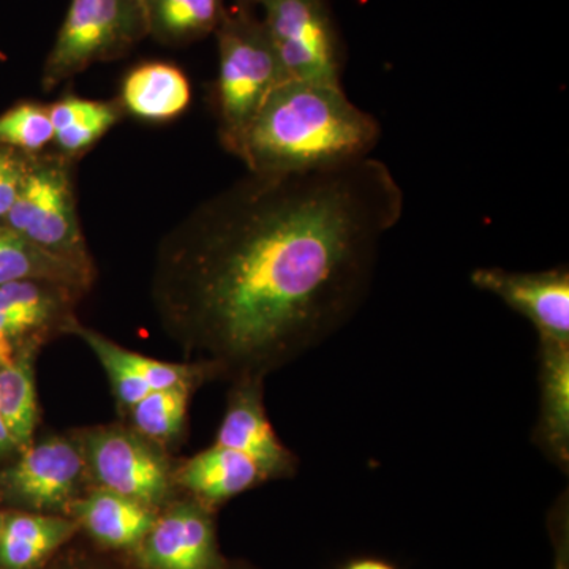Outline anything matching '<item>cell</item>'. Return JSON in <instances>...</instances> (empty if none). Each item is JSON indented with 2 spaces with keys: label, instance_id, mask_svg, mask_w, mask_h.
I'll use <instances>...</instances> for the list:
<instances>
[{
  "label": "cell",
  "instance_id": "obj_1",
  "mask_svg": "<svg viewBox=\"0 0 569 569\" xmlns=\"http://www.w3.org/2000/svg\"><path fill=\"white\" fill-rule=\"evenodd\" d=\"M403 204L396 176L373 157L310 173H249L160 242L157 316L212 372L264 378L355 317Z\"/></svg>",
  "mask_w": 569,
  "mask_h": 569
},
{
  "label": "cell",
  "instance_id": "obj_2",
  "mask_svg": "<svg viewBox=\"0 0 569 569\" xmlns=\"http://www.w3.org/2000/svg\"><path fill=\"white\" fill-rule=\"evenodd\" d=\"M381 127L342 86L287 80L247 127L234 156L250 174L332 170L372 157Z\"/></svg>",
  "mask_w": 569,
  "mask_h": 569
},
{
  "label": "cell",
  "instance_id": "obj_3",
  "mask_svg": "<svg viewBox=\"0 0 569 569\" xmlns=\"http://www.w3.org/2000/svg\"><path fill=\"white\" fill-rule=\"evenodd\" d=\"M219 77L216 111L220 142L236 153L247 127L277 86L287 81L263 21L253 10L234 7L216 31Z\"/></svg>",
  "mask_w": 569,
  "mask_h": 569
},
{
  "label": "cell",
  "instance_id": "obj_4",
  "mask_svg": "<svg viewBox=\"0 0 569 569\" xmlns=\"http://www.w3.org/2000/svg\"><path fill=\"white\" fill-rule=\"evenodd\" d=\"M73 164L56 151L32 156L3 224L56 257L93 269L78 213Z\"/></svg>",
  "mask_w": 569,
  "mask_h": 569
},
{
  "label": "cell",
  "instance_id": "obj_5",
  "mask_svg": "<svg viewBox=\"0 0 569 569\" xmlns=\"http://www.w3.org/2000/svg\"><path fill=\"white\" fill-rule=\"evenodd\" d=\"M149 37L142 0H71L41 86L50 92L89 67L116 61Z\"/></svg>",
  "mask_w": 569,
  "mask_h": 569
},
{
  "label": "cell",
  "instance_id": "obj_6",
  "mask_svg": "<svg viewBox=\"0 0 569 569\" xmlns=\"http://www.w3.org/2000/svg\"><path fill=\"white\" fill-rule=\"evenodd\" d=\"M260 7L287 80L342 86V48L326 0H263Z\"/></svg>",
  "mask_w": 569,
  "mask_h": 569
},
{
  "label": "cell",
  "instance_id": "obj_7",
  "mask_svg": "<svg viewBox=\"0 0 569 569\" xmlns=\"http://www.w3.org/2000/svg\"><path fill=\"white\" fill-rule=\"evenodd\" d=\"M82 455L99 488L151 508L170 496V463L141 433L122 427L92 430L84 438Z\"/></svg>",
  "mask_w": 569,
  "mask_h": 569
},
{
  "label": "cell",
  "instance_id": "obj_8",
  "mask_svg": "<svg viewBox=\"0 0 569 569\" xmlns=\"http://www.w3.org/2000/svg\"><path fill=\"white\" fill-rule=\"evenodd\" d=\"M471 283L497 296L509 309L526 317L539 340L569 342L568 266L539 272H516L501 268L475 269Z\"/></svg>",
  "mask_w": 569,
  "mask_h": 569
},
{
  "label": "cell",
  "instance_id": "obj_9",
  "mask_svg": "<svg viewBox=\"0 0 569 569\" xmlns=\"http://www.w3.org/2000/svg\"><path fill=\"white\" fill-rule=\"evenodd\" d=\"M86 470L84 455L73 441L51 437L29 445L7 471V493L37 511H54L73 503Z\"/></svg>",
  "mask_w": 569,
  "mask_h": 569
},
{
  "label": "cell",
  "instance_id": "obj_10",
  "mask_svg": "<svg viewBox=\"0 0 569 569\" xmlns=\"http://www.w3.org/2000/svg\"><path fill=\"white\" fill-rule=\"evenodd\" d=\"M216 443L249 456L268 481L293 477L298 468V459L277 437L266 413L263 378L260 377L236 380Z\"/></svg>",
  "mask_w": 569,
  "mask_h": 569
},
{
  "label": "cell",
  "instance_id": "obj_11",
  "mask_svg": "<svg viewBox=\"0 0 569 569\" xmlns=\"http://www.w3.org/2000/svg\"><path fill=\"white\" fill-rule=\"evenodd\" d=\"M140 560L148 569H217L216 533L204 508L178 505L157 518L142 539Z\"/></svg>",
  "mask_w": 569,
  "mask_h": 569
},
{
  "label": "cell",
  "instance_id": "obj_12",
  "mask_svg": "<svg viewBox=\"0 0 569 569\" xmlns=\"http://www.w3.org/2000/svg\"><path fill=\"white\" fill-rule=\"evenodd\" d=\"M80 295L62 284L33 280L0 284V367L13 362L14 340L69 323L70 307Z\"/></svg>",
  "mask_w": 569,
  "mask_h": 569
},
{
  "label": "cell",
  "instance_id": "obj_13",
  "mask_svg": "<svg viewBox=\"0 0 569 569\" xmlns=\"http://www.w3.org/2000/svg\"><path fill=\"white\" fill-rule=\"evenodd\" d=\"M538 448L561 470L569 467V342L539 340Z\"/></svg>",
  "mask_w": 569,
  "mask_h": 569
},
{
  "label": "cell",
  "instance_id": "obj_14",
  "mask_svg": "<svg viewBox=\"0 0 569 569\" xmlns=\"http://www.w3.org/2000/svg\"><path fill=\"white\" fill-rule=\"evenodd\" d=\"M176 481L206 503L217 505L257 488L268 478L249 456L213 443L187 460Z\"/></svg>",
  "mask_w": 569,
  "mask_h": 569
},
{
  "label": "cell",
  "instance_id": "obj_15",
  "mask_svg": "<svg viewBox=\"0 0 569 569\" xmlns=\"http://www.w3.org/2000/svg\"><path fill=\"white\" fill-rule=\"evenodd\" d=\"M192 102V88L186 73L167 62H148L129 71L122 82L123 112L148 122L178 118Z\"/></svg>",
  "mask_w": 569,
  "mask_h": 569
},
{
  "label": "cell",
  "instance_id": "obj_16",
  "mask_svg": "<svg viewBox=\"0 0 569 569\" xmlns=\"http://www.w3.org/2000/svg\"><path fill=\"white\" fill-rule=\"evenodd\" d=\"M71 509L97 541L114 549L138 548L157 519L151 507L102 488L74 500Z\"/></svg>",
  "mask_w": 569,
  "mask_h": 569
},
{
  "label": "cell",
  "instance_id": "obj_17",
  "mask_svg": "<svg viewBox=\"0 0 569 569\" xmlns=\"http://www.w3.org/2000/svg\"><path fill=\"white\" fill-rule=\"evenodd\" d=\"M22 280L62 284L82 293L92 284L93 269L56 257L0 223V284Z\"/></svg>",
  "mask_w": 569,
  "mask_h": 569
},
{
  "label": "cell",
  "instance_id": "obj_18",
  "mask_svg": "<svg viewBox=\"0 0 569 569\" xmlns=\"http://www.w3.org/2000/svg\"><path fill=\"white\" fill-rule=\"evenodd\" d=\"M48 111L54 127V151L74 163L121 122L123 116L119 100L100 102L74 96L48 104Z\"/></svg>",
  "mask_w": 569,
  "mask_h": 569
},
{
  "label": "cell",
  "instance_id": "obj_19",
  "mask_svg": "<svg viewBox=\"0 0 569 569\" xmlns=\"http://www.w3.org/2000/svg\"><path fill=\"white\" fill-rule=\"evenodd\" d=\"M77 531V522L51 515L14 512L0 523V568L36 569Z\"/></svg>",
  "mask_w": 569,
  "mask_h": 569
},
{
  "label": "cell",
  "instance_id": "obj_20",
  "mask_svg": "<svg viewBox=\"0 0 569 569\" xmlns=\"http://www.w3.org/2000/svg\"><path fill=\"white\" fill-rule=\"evenodd\" d=\"M149 37L182 47L216 33L227 7L224 0H142Z\"/></svg>",
  "mask_w": 569,
  "mask_h": 569
},
{
  "label": "cell",
  "instance_id": "obj_21",
  "mask_svg": "<svg viewBox=\"0 0 569 569\" xmlns=\"http://www.w3.org/2000/svg\"><path fill=\"white\" fill-rule=\"evenodd\" d=\"M66 328L80 336L100 362L108 361L121 367L129 376L144 381L152 391L176 387V385L194 383L203 378L204 370H211L206 365H173V362L157 361L148 356L134 353V351L112 342L108 337L77 323L73 318L66 325Z\"/></svg>",
  "mask_w": 569,
  "mask_h": 569
},
{
  "label": "cell",
  "instance_id": "obj_22",
  "mask_svg": "<svg viewBox=\"0 0 569 569\" xmlns=\"http://www.w3.org/2000/svg\"><path fill=\"white\" fill-rule=\"evenodd\" d=\"M0 413L13 448H28L39 421L31 351L0 367Z\"/></svg>",
  "mask_w": 569,
  "mask_h": 569
},
{
  "label": "cell",
  "instance_id": "obj_23",
  "mask_svg": "<svg viewBox=\"0 0 569 569\" xmlns=\"http://www.w3.org/2000/svg\"><path fill=\"white\" fill-rule=\"evenodd\" d=\"M194 383L157 389L132 407L134 429L151 441L173 440L186 422Z\"/></svg>",
  "mask_w": 569,
  "mask_h": 569
},
{
  "label": "cell",
  "instance_id": "obj_24",
  "mask_svg": "<svg viewBox=\"0 0 569 569\" xmlns=\"http://www.w3.org/2000/svg\"><path fill=\"white\" fill-rule=\"evenodd\" d=\"M54 141L48 104L22 102L0 116V146L31 153L44 152Z\"/></svg>",
  "mask_w": 569,
  "mask_h": 569
},
{
  "label": "cell",
  "instance_id": "obj_25",
  "mask_svg": "<svg viewBox=\"0 0 569 569\" xmlns=\"http://www.w3.org/2000/svg\"><path fill=\"white\" fill-rule=\"evenodd\" d=\"M31 159V153L0 146V223L17 201Z\"/></svg>",
  "mask_w": 569,
  "mask_h": 569
},
{
  "label": "cell",
  "instance_id": "obj_26",
  "mask_svg": "<svg viewBox=\"0 0 569 569\" xmlns=\"http://www.w3.org/2000/svg\"><path fill=\"white\" fill-rule=\"evenodd\" d=\"M561 503L559 505L560 512V537L559 541H557V560H556V569H569V559H568V516H567V496L561 498Z\"/></svg>",
  "mask_w": 569,
  "mask_h": 569
},
{
  "label": "cell",
  "instance_id": "obj_27",
  "mask_svg": "<svg viewBox=\"0 0 569 569\" xmlns=\"http://www.w3.org/2000/svg\"><path fill=\"white\" fill-rule=\"evenodd\" d=\"M343 569H396V568L391 567V565L387 563V561H383V560L361 559V560L351 561V563H348L347 567Z\"/></svg>",
  "mask_w": 569,
  "mask_h": 569
},
{
  "label": "cell",
  "instance_id": "obj_28",
  "mask_svg": "<svg viewBox=\"0 0 569 569\" xmlns=\"http://www.w3.org/2000/svg\"><path fill=\"white\" fill-rule=\"evenodd\" d=\"M10 449H13V445H11L9 432L3 425L2 413H0V456L7 455Z\"/></svg>",
  "mask_w": 569,
  "mask_h": 569
},
{
  "label": "cell",
  "instance_id": "obj_29",
  "mask_svg": "<svg viewBox=\"0 0 569 569\" xmlns=\"http://www.w3.org/2000/svg\"><path fill=\"white\" fill-rule=\"evenodd\" d=\"M234 2L236 7L253 10L254 7H260V3L263 2V0H234Z\"/></svg>",
  "mask_w": 569,
  "mask_h": 569
},
{
  "label": "cell",
  "instance_id": "obj_30",
  "mask_svg": "<svg viewBox=\"0 0 569 569\" xmlns=\"http://www.w3.org/2000/svg\"><path fill=\"white\" fill-rule=\"evenodd\" d=\"M0 523H2V522H0Z\"/></svg>",
  "mask_w": 569,
  "mask_h": 569
}]
</instances>
